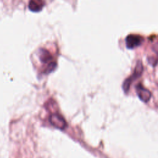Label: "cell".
Here are the masks:
<instances>
[{
  "mask_svg": "<svg viewBox=\"0 0 158 158\" xmlns=\"http://www.w3.org/2000/svg\"><path fill=\"white\" fill-rule=\"evenodd\" d=\"M143 66L141 61L139 60L136 63L134 73L132 74L130 77L127 78L124 81L123 85H122V88L125 93L129 92L132 81L140 77L143 73Z\"/></svg>",
  "mask_w": 158,
  "mask_h": 158,
  "instance_id": "cell-1",
  "label": "cell"
},
{
  "mask_svg": "<svg viewBox=\"0 0 158 158\" xmlns=\"http://www.w3.org/2000/svg\"><path fill=\"white\" fill-rule=\"evenodd\" d=\"M136 90L137 95L141 101L145 102V103H147L150 101L151 97V93L148 90L145 88L141 85H139L136 86Z\"/></svg>",
  "mask_w": 158,
  "mask_h": 158,
  "instance_id": "cell-3",
  "label": "cell"
},
{
  "mask_svg": "<svg viewBox=\"0 0 158 158\" xmlns=\"http://www.w3.org/2000/svg\"><path fill=\"white\" fill-rule=\"evenodd\" d=\"M153 50L155 51V52L158 54V42L156 43L154 45H153Z\"/></svg>",
  "mask_w": 158,
  "mask_h": 158,
  "instance_id": "cell-8",
  "label": "cell"
},
{
  "mask_svg": "<svg viewBox=\"0 0 158 158\" xmlns=\"http://www.w3.org/2000/svg\"><path fill=\"white\" fill-rule=\"evenodd\" d=\"M40 59L43 62H48L52 59V56L47 52V51L42 50L40 53Z\"/></svg>",
  "mask_w": 158,
  "mask_h": 158,
  "instance_id": "cell-6",
  "label": "cell"
},
{
  "mask_svg": "<svg viewBox=\"0 0 158 158\" xmlns=\"http://www.w3.org/2000/svg\"><path fill=\"white\" fill-rule=\"evenodd\" d=\"M44 6V2L42 1H30L29 3V8L33 11H39Z\"/></svg>",
  "mask_w": 158,
  "mask_h": 158,
  "instance_id": "cell-5",
  "label": "cell"
},
{
  "mask_svg": "<svg viewBox=\"0 0 158 158\" xmlns=\"http://www.w3.org/2000/svg\"><path fill=\"white\" fill-rule=\"evenodd\" d=\"M149 63L150 64H151L152 65H155L157 64V58H155L154 57H152V58H149L148 59Z\"/></svg>",
  "mask_w": 158,
  "mask_h": 158,
  "instance_id": "cell-7",
  "label": "cell"
},
{
  "mask_svg": "<svg viewBox=\"0 0 158 158\" xmlns=\"http://www.w3.org/2000/svg\"><path fill=\"white\" fill-rule=\"evenodd\" d=\"M143 42V38L139 35L131 34L125 38L126 47L129 49H134L138 47Z\"/></svg>",
  "mask_w": 158,
  "mask_h": 158,
  "instance_id": "cell-2",
  "label": "cell"
},
{
  "mask_svg": "<svg viewBox=\"0 0 158 158\" xmlns=\"http://www.w3.org/2000/svg\"><path fill=\"white\" fill-rule=\"evenodd\" d=\"M49 121L52 125L59 129H64L66 127V122L62 116L59 114H53L50 116Z\"/></svg>",
  "mask_w": 158,
  "mask_h": 158,
  "instance_id": "cell-4",
  "label": "cell"
}]
</instances>
